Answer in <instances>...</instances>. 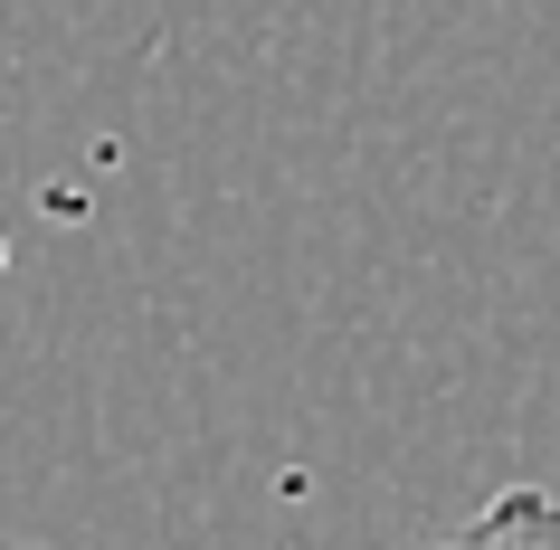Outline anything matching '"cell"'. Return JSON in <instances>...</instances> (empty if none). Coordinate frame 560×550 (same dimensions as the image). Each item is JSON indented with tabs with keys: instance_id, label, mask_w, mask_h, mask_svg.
<instances>
[{
	"instance_id": "obj_1",
	"label": "cell",
	"mask_w": 560,
	"mask_h": 550,
	"mask_svg": "<svg viewBox=\"0 0 560 550\" xmlns=\"http://www.w3.org/2000/svg\"><path fill=\"white\" fill-rule=\"evenodd\" d=\"M428 550H560V493L513 484V493H494L475 522H456V531L428 541Z\"/></svg>"
}]
</instances>
